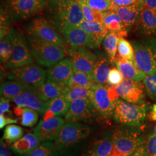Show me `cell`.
<instances>
[{
  "label": "cell",
  "mask_w": 156,
  "mask_h": 156,
  "mask_svg": "<svg viewBox=\"0 0 156 156\" xmlns=\"http://www.w3.org/2000/svg\"><path fill=\"white\" fill-rule=\"evenodd\" d=\"M19 108V113L18 114L21 115V124L22 126L33 127L37 124L39 119L38 112L27 107Z\"/></svg>",
  "instance_id": "d6a6232c"
},
{
  "label": "cell",
  "mask_w": 156,
  "mask_h": 156,
  "mask_svg": "<svg viewBox=\"0 0 156 156\" xmlns=\"http://www.w3.org/2000/svg\"><path fill=\"white\" fill-rule=\"evenodd\" d=\"M149 118L151 121H156V104L152 107L151 111L149 115Z\"/></svg>",
  "instance_id": "681fc988"
},
{
  "label": "cell",
  "mask_w": 156,
  "mask_h": 156,
  "mask_svg": "<svg viewBox=\"0 0 156 156\" xmlns=\"http://www.w3.org/2000/svg\"><path fill=\"white\" fill-rule=\"evenodd\" d=\"M115 63L126 79L141 82L145 78L146 75L138 68L135 62L123 58L117 55Z\"/></svg>",
  "instance_id": "7402d4cb"
},
{
  "label": "cell",
  "mask_w": 156,
  "mask_h": 156,
  "mask_svg": "<svg viewBox=\"0 0 156 156\" xmlns=\"http://www.w3.org/2000/svg\"><path fill=\"white\" fill-rule=\"evenodd\" d=\"M70 106V102L65 98L64 95L46 102V111L44 120H46L51 117L65 116Z\"/></svg>",
  "instance_id": "484cf974"
},
{
  "label": "cell",
  "mask_w": 156,
  "mask_h": 156,
  "mask_svg": "<svg viewBox=\"0 0 156 156\" xmlns=\"http://www.w3.org/2000/svg\"><path fill=\"white\" fill-rule=\"evenodd\" d=\"M17 123V120L16 119L5 117L4 116H0V128L1 129H2L8 124Z\"/></svg>",
  "instance_id": "bcb514c9"
},
{
  "label": "cell",
  "mask_w": 156,
  "mask_h": 156,
  "mask_svg": "<svg viewBox=\"0 0 156 156\" xmlns=\"http://www.w3.org/2000/svg\"><path fill=\"white\" fill-rule=\"evenodd\" d=\"M69 89L68 86L46 82L37 87V91L40 98L45 102H47L64 94Z\"/></svg>",
  "instance_id": "4316f807"
},
{
  "label": "cell",
  "mask_w": 156,
  "mask_h": 156,
  "mask_svg": "<svg viewBox=\"0 0 156 156\" xmlns=\"http://www.w3.org/2000/svg\"><path fill=\"white\" fill-rule=\"evenodd\" d=\"M60 34L66 43L64 49L69 55L78 48L86 47L89 48L88 34L80 27L65 28L60 32Z\"/></svg>",
  "instance_id": "2e32d148"
},
{
  "label": "cell",
  "mask_w": 156,
  "mask_h": 156,
  "mask_svg": "<svg viewBox=\"0 0 156 156\" xmlns=\"http://www.w3.org/2000/svg\"></svg>",
  "instance_id": "816d5d0a"
},
{
  "label": "cell",
  "mask_w": 156,
  "mask_h": 156,
  "mask_svg": "<svg viewBox=\"0 0 156 156\" xmlns=\"http://www.w3.org/2000/svg\"><path fill=\"white\" fill-rule=\"evenodd\" d=\"M26 31L28 37L46 41L65 48L66 43L59 33L45 17H35L26 25Z\"/></svg>",
  "instance_id": "9c48e42d"
},
{
  "label": "cell",
  "mask_w": 156,
  "mask_h": 156,
  "mask_svg": "<svg viewBox=\"0 0 156 156\" xmlns=\"http://www.w3.org/2000/svg\"><path fill=\"white\" fill-rule=\"evenodd\" d=\"M73 73V64L70 59L64 58L49 67L47 70L48 82H53L68 86Z\"/></svg>",
  "instance_id": "e0dca14e"
},
{
  "label": "cell",
  "mask_w": 156,
  "mask_h": 156,
  "mask_svg": "<svg viewBox=\"0 0 156 156\" xmlns=\"http://www.w3.org/2000/svg\"><path fill=\"white\" fill-rule=\"evenodd\" d=\"M94 83L91 75L80 71H73V75L68 82V86L70 89L82 87L91 89Z\"/></svg>",
  "instance_id": "4dcf8cb0"
},
{
  "label": "cell",
  "mask_w": 156,
  "mask_h": 156,
  "mask_svg": "<svg viewBox=\"0 0 156 156\" xmlns=\"http://www.w3.org/2000/svg\"><path fill=\"white\" fill-rule=\"evenodd\" d=\"M143 83L146 94L151 99L156 101V73L146 75Z\"/></svg>",
  "instance_id": "ab89813d"
},
{
  "label": "cell",
  "mask_w": 156,
  "mask_h": 156,
  "mask_svg": "<svg viewBox=\"0 0 156 156\" xmlns=\"http://www.w3.org/2000/svg\"><path fill=\"white\" fill-rule=\"evenodd\" d=\"M73 71H80L92 75L97 62L95 53L84 48H78L70 55Z\"/></svg>",
  "instance_id": "9a60e30c"
},
{
  "label": "cell",
  "mask_w": 156,
  "mask_h": 156,
  "mask_svg": "<svg viewBox=\"0 0 156 156\" xmlns=\"http://www.w3.org/2000/svg\"><path fill=\"white\" fill-rule=\"evenodd\" d=\"M135 63L146 75L156 73V38L133 42Z\"/></svg>",
  "instance_id": "52a82bcc"
},
{
  "label": "cell",
  "mask_w": 156,
  "mask_h": 156,
  "mask_svg": "<svg viewBox=\"0 0 156 156\" xmlns=\"http://www.w3.org/2000/svg\"><path fill=\"white\" fill-rule=\"evenodd\" d=\"M0 156H12L2 138L1 140L0 143Z\"/></svg>",
  "instance_id": "7dc6e473"
},
{
  "label": "cell",
  "mask_w": 156,
  "mask_h": 156,
  "mask_svg": "<svg viewBox=\"0 0 156 156\" xmlns=\"http://www.w3.org/2000/svg\"><path fill=\"white\" fill-rule=\"evenodd\" d=\"M118 55L123 58L135 62V51L133 46L123 37H120L117 46Z\"/></svg>",
  "instance_id": "836d02e7"
},
{
  "label": "cell",
  "mask_w": 156,
  "mask_h": 156,
  "mask_svg": "<svg viewBox=\"0 0 156 156\" xmlns=\"http://www.w3.org/2000/svg\"><path fill=\"white\" fill-rule=\"evenodd\" d=\"M99 115L89 98H80L70 103V106L64 116L70 122L91 123Z\"/></svg>",
  "instance_id": "7c38bea8"
},
{
  "label": "cell",
  "mask_w": 156,
  "mask_h": 156,
  "mask_svg": "<svg viewBox=\"0 0 156 156\" xmlns=\"http://www.w3.org/2000/svg\"><path fill=\"white\" fill-rule=\"evenodd\" d=\"M142 5L140 2L125 6L113 5L112 10L116 12L127 30L131 27L138 20Z\"/></svg>",
  "instance_id": "44dd1931"
},
{
  "label": "cell",
  "mask_w": 156,
  "mask_h": 156,
  "mask_svg": "<svg viewBox=\"0 0 156 156\" xmlns=\"http://www.w3.org/2000/svg\"><path fill=\"white\" fill-rule=\"evenodd\" d=\"M149 107L145 103L136 104L118 98L113 118L117 123L126 126L138 127L145 122Z\"/></svg>",
  "instance_id": "5b68a950"
},
{
  "label": "cell",
  "mask_w": 156,
  "mask_h": 156,
  "mask_svg": "<svg viewBox=\"0 0 156 156\" xmlns=\"http://www.w3.org/2000/svg\"><path fill=\"white\" fill-rule=\"evenodd\" d=\"M120 36L116 32L108 31L103 41V45L107 57L111 63L115 62L117 55L118 42Z\"/></svg>",
  "instance_id": "f546056e"
},
{
  "label": "cell",
  "mask_w": 156,
  "mask_h": 156,
  "mask_svg": "<svg viewBox=\"0 0 156 156\" xmlns=\"http://www.w3.org/2000/svg\"><path fill=\"white\" fill-rule=\"evenodd\" d=\"M154 133L156 134V127H155V129H154Z\"/></svg>",
  "instance_id": "f907efd6"
},
{
  "label": "cell",
  "mask_w": 156,
  "mask_h": 156,
  "mask_svg": "<svg viewBox=\"0 0 156 156\" xmlns=\"http://www.w3.org/2000/svg\"><path fill=\"white\" fill-rule=\"evenodd\" d=\"M41 144L39 138L32 133L26 134L20 140L13 142L11 149L17 154L26 156L33 152Z\"/></svg>",
  "instance_id": "cb8c5ba5"
},
{
  "label": "cell",
  "mask_w": 156,
  "mask_h": 156,
  "mask_svg": "<svg viewBox=\"0 0 156 156\" xmlns=\"http://www.w3.org/2000/svg\"><path fill=\"white\" fill-rule=\"evenodd\" d=\"M113 150L109 156H129L145 142L142 131L135 127H119L111 133Z\"/></svg>",
  "instance_id": "7a4b0ae2"
},
{
  "label": "cell",
  "mask_w": 156,
  "mask_h": 156,
  "mask_svg": "<svg viewBox=\"0 0 156 156\" xmlns=\"http://www.w3.org/2000/svg\"><path fill=\"white\" fill-rule=\"evenodd\" d=\"M44 10L46 19L60 34L65 28L79 27L84 20L76 0H48Z\"/></svg>",
  "instance_id": "6da1fadb"
},
{
  "label": "cell",
  "mask_w": 156,
  "mask_h": 156,
  "mask_svg": "<svg viewBox=\"0 0 156 156\" xmlns=\"http://www.w3.org/2000/svg\"><path fill=\"white\" fill-rule=\"evenodd\" d=\"M113 150L111 133L106 132L95 140L82 156H109Z\"/></svg>",
  "instance_id": "ffe728a7"
},
{
  "label": "cell",
  "mask_w": 156,
  "mask_h": 156,
  "mask_svg": "<svg viewBox=\"0 0 156 156\" xmlns=\"http://www.w3.org/2000/svg\"><path fill=\"white\" fill-rule=\"evenodd\" d=\"M115 90L117 95L124 100L136 104L145 103L146 91L144 83L141 82L125 79L115 87Z\"/></svg>",
  "instance_id": "4fadbf2b"
},
{
  "label": "cell",
  "mask_w": 156,
  "mask_h": 156,
  "mask_svg": "<svg viewBox=\"0 0 156 156\" xmlns=\"http://www.w3.org/2000/svg\"><path fill=\"white\" fill-rule=\"evenodd\" d=\"M80 6L83 14L85 20L91 22H101L102 20V13L95 11L90 8L83 2L80 0H76Z\"/></svg>",
  "instance_id": "e575fe53"
},
{
  "label": "cell",
  "mask_w": 156,
  "mask_h": 156,
  "mask_svg": "<svg viewBox=\"0 0 156 156\" xmlns=\"http://www.w3.org/2000/svg\"><path fill=\"white\" fill-rule=\"evenodd\" d=\"M48 0H4V4L15 21L25 20L45 9Z\"/></svg>",
  "instance_id": "30bf717a"
},
{
  "label": "cell",
  "mask_w": 156,
  "mask_h": 156,
  "mask_svg": "<svg viewBox=\"0 0 156 156\" xmlns=\"http://www.w3.org/2000/svg\"><path fill=\"white\" fill-rule=\"evenodd\" d=\"M28 46L35 62L41 66L50 67L64 59L66 51L60 45L28 37Z\"/></svg>",
  "instance_id": "277c9868"
},
{
  "label": "cell",
  "mask_w": 156,
  "mask_h": 156,
  "mask_svg": "<svg viewBox=\"0 0 156 156\" xmlns=\"http://www.w3.org/2000/svg\"><path fill=\"white\" fill-rule=\"evenodd\" d=\"M33 87V86L20 81H5L1 86V97L12 100L24 91Z\"/></svg>",
  "instance_id": "f1b7e54d"
},
{
  "label": "cell",
  "mask_w": 156,
  "mask_h": 156,
  "mask_svg": "<svg viewBox=\"0 0 156 156\" xmlns=\"http://www.w3.org/2000/svg\"><path fill=\"white\" fill-rule=\"evenodd\" d=\"M144 146L149 156H156V134L151 131L145 139Z\"/></svg>",
  "instance_id": "60d3db41"
},
{
  "label": "cell",
  "mask_w": 156,
  "mask_h": 156,
  "mask_svg": "<svg viewBox=\"0 0 156 156\" xmlns=\"http://www.w3.org/2000/svg\"><path fill=\"white\" fill-rule=\"evenodd\" d=\"M23 135L24 131L21 127L12 124L6 127L2 139L13 143L22 138Z\"/></svg>",
  "instance_id": "d590c367"
},
{
  "label": "cell",
  "mask_w": 156,
  "mask_h": 156,
  "mask_svg": "<svg viewBox=\"0 0 156 156\" xmlns=\"http://www.w3.org/2000/svg\"><path fill=\"white\" fill-rule=\"evenodd\" d=\"M12 101L17 108H29L38 112L41 115H44L46 111V102L40 98L37 87H33L24 91Z\"/></svg>",
  "instance_id": "ac0fdd59"
},
{
  "label": "cell",
  "mask_w": 156,
  "mask_h": 156,
  "mask_svg": "<svg viewBox=\"0 0 156 156\" xmlns=\"http://www.w3.org/2000/svg\"><path fill=\"white\" fill-rule=\"evenodd\" d=\"M95 11L105 12L112 10L113 5L111 0H80Z\"/></svg>",
  "instance_id": "f35d334b"
},
{
  "label": "cell",
  "mask_w": 156,
  "mask_h": 156,
  "mask_svg": "<svg viewBox=\"0 0 156 156\" xmlns=\"http://www.w3.org/2000/svg\"><path fill=\"white\" fill-rule=\"evenodd\" d=\"M80 27L88 34L89 49H97L102 44L108 32L101 22H91L84 20Z\"/></svg>",
  "instance_id": "d6986e66"
},
{
  "label": "cell",
  "mask_w": 156,
  "mask_h": 156,
  "mask_svg": "<svg viewBox=\"0 0 156 156\" xmlns=\"http://www.w3.org/2000/svg\"><path fill=\"white\" fill-rule=\"evenodd\" d=\"M10 100L5 98L1 97L0 100V116H4V113H11V112L9 111L10 107Z\"/></svg>",
  "instance_id": "7bdbcfd3"
},
{
  "label": "cell",
  "mask_w": 156,
  "mask_h": 156,
  "mask_svg": "<svg viewBox=\"0 0 156 156\" xmlns=\"http://www.w3.org/2000/svg\"><path fill=\"white\" fill-rule=\"evenodd\" d=\"M120 98L115 87L109 84L94 83L90 89L89 99L101 117L105 119L113 117L116 101Z\"/></svg>",
  "instance_id": "8992f818"
},
{
  "label": "cell",
  "mask_w": 156,
  "mask_h": 156,
  "mask_svg": "<svg viewBox=\"0 0 156 156\" xmlns=\"http://www.w3.org/2000/svg\"><path fill=\"white\" fill-rule=\"evenodd\" d=\"M90 89L82 87H76L72 89H69L64 94V97L69 102H71L73 101L76 100L80 98H89Z\"/></svg>",
  "instance_id": "74e56055"
},
{
  "label": "cell",
  "mask_w": 156,
  "mask_h": 156,
  "mask_svg": "<svg viewBox=\"0 0 156 156\" xmlns=\"http://www.w3.org/2000/svg\"><path fill=\"white\" fill-rule=\"evenodd\" d=\"M46 73L42 67L31 63L10 69L7 78L9 80L22 82L35 87H38L45 83Z\"/></svg>",
  "instance_id": "8fae6325"
},
{
  "label": "cell",
  "mask_w": 156,
  "mask_h": 156,
  "mask_svg": "<svg viewBox=\"0 0 156 156\" xmlns=\"http://www.w3.org/2000/svg\"><path fill=\"white\" fill-rule=\"evenodd\" d=\"M97 55V62L95 63L91 76L95 83L106 84L108 75L110 72V64L109 58L98 50L95 51Z\"/></svg>",
  "instance_id": "603a6c76"
},
{
  "label": "cell",
  "mask_w": 156,
  "mask_h": 156,
  "mask_svg": "<svg viewBox=\"0 0 156 156\" xmlns=\"http://www.w3.org/2000/svg\"><path fill=\"white\" fill-rule=\"evenodd\" d=\"M112 4L116 6H125L133 5L140 2V0H111Z\"/></svg>",
  "instance_id": "ee69618b"
},
{
  "label": "cell",
  "mask_w": 156,
  "mask_h": 156,
  "mask_svg": "<svg viewBox=\"0 0 156 156\" xmlns=\"http://www.w3.org/2000/svg\"><path fill=\"white\" fill-rule=\"evenodd\" d=\"M140 31L145 35L156 34V12L149 8L142 7L138 20Z\"/></svg>",
  "instance_id": "d4e9b609"
},
{
  "label": "cell",
  "mask_w": 156,
  "mask_h": 156,
  "mask_svg": "<svg viewBox=\"0 0 156 156\" xmlns=\"http://www.w3.org/2000/svg\"><path fill=\"white\" fill-rule=\"evenodd\" d=\"M65 124V120L59 116L41 120L34 129V134L41 142L51 141L56 140Z\"/></svg>",
  "instance_id": "5bb4252c"
},
{
  "label": "cell",
  "mask_w": 156,
  "mask_h": 156,
  "mask_svg": "<svg viewBox=\"0 0 156 156\" xmlns=\"http://www.w3.org/2000/svg\"><path fill=\"white\" fill-rule=\"evenodd\" d=\"M93 131V128L89 125L68 122L55 140L56 148L62 154H66L84 142Z\"/></svg>",
  "instance_id": "3957f363"
},
{
  "label": "cell",
  "mask_w": 156,
  "mask_h": 156,
  "mask_svg": "<svg viewBox=\"0 0 156 156\" xmlns=\"http://www.w3.org/2000/svg\"><path fill=\"white\" fill-rule=\"evenodd\" d=\"M9 35L12 45L10 60L4 65L6 69H12L33 63L29 46L22 34L15 28H11Z\"/></svg>",
  "instance_id": "ba28073f"
},
{
  "label": "cell",
  "mask_w": 156,
  "mask_h": 156,
  "mask_svg": "<svg viewBox=\"0 0 156 156\" xmlns=\"http://www.w3.org/2000/svg\"><path fill=\"white\" fill-rule=\"evenodd\" d=\"M129 156H149L145 149L144 144L140 147Z\"/></svg>",
  "instance_id": "c3c4849f"
},
{
  "label": "cell",
  "mask_w": 156,
  "mask_h": 156,
  "mask_svg": "<svg viewBox=\"0 0 156 156\" xmlns=\"http://www.w3.org/2000/svg\"><path fill=\"white\" fill-rule=\"evenodd\" d=\"M142 7L149 8L156 12V0H140Z\"/></svg>",
  "instance_id": "f6af8a7d"
},
{
  "label": "cell",
  "mask_w": 156,
  "mask_h": 156,
  "mask_svg": "<svg viewBox=\"0 0 156 156\" xmlns=\"http://www.w3.org/2000/svg\"><path fill=\"white\" fill-rule=\"evenodd\" d=\"M124 79L121 72L117 68H113L110 70L107 83L111 86L116 87L122 83Z\"/></svg>",
  "instance_id": "b9f144b4"
},
{
  "label": "cell",
  "mask_w": 156,
  "mask_h": 156,
  "mask_svg": "<svg viewBox=\"0 0 156 156\" xmlns=\"http://www.w3.org/2000/svg\"><path fill=\"white\" fill-rule=\"evenodd\" d=\"M102 23L108 31L116 32L120 37H126L127 30L116 12L113 10L102 13Z\"/></svg>",
  "instance_id": "83f0119b"
},
{
  "label": "cell",
  "mask_w": 156,
  "mask_h": 156,
  "mask_svg": "<svg viewBox=\"0 0 156 156\" xmlns=\"http://www.w3.org/2000/svg\"><path fill=\"white\" fill-rule=\"evenodd\" d=\"M26 156H60V153L54 143L46 141L40 144L33 152Z\"/></svg>",
  "instance_id": "1f68e13d"
},
{
  "label": "cell",
  "mask_w": 156,
  "mask_h": 156,
  "mask_svg": "<svg viewBox=\"0 0 156 156\" xmlns=\"http://www.w3.org/2000/svg\"><path fill=\"white\" fill-rule=\"evenodd\" d=\"M12 54V45L9 34L1 39L0 60L1 64L5 65L8 62Z\"/></svg>",
  "instance_id": "8d00e7d4"
}]
</instances>
